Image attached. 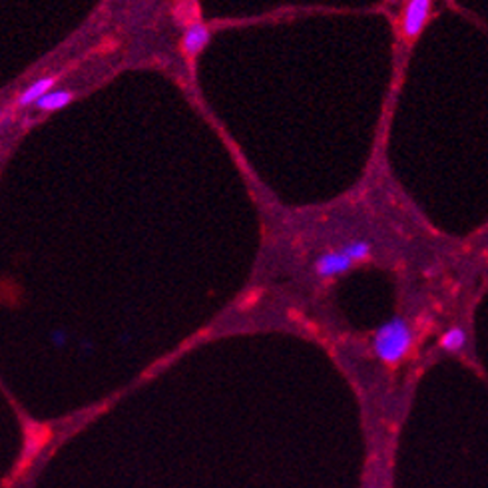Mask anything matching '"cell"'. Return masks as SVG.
I'll list each match as a JSON object with an SVG mask.
<instances>
[{"label":"cell","mask_w":488,"mask_h":488,"mask_svg":"<svg viewBox=\"0 0 488 488\" xmlns=\"http://www.w3.org/2000/svg\"><path fill=\"white\" fill-rule=\"evenodd\" d=\"M464 345H466V333H464V329H461V327L448 329L447 333L443 335V339H441V347L448 353L462 351Z\"/></svg>","instance_id":"cell-7"},{"label":"cell","mask_w":488,"mask_h":488,"mask_svg":"<svg viewBox=\"0 0 488 488\" xmlns=\"http://www.w3.org/2000/svg\"><path fill=\"white\" fill-rule=\"evenodd\" d=\"M431 4L433 0H407V6H405V13H403V34L407 38H417L422 28L429 20V14H431Z\"/></svg>","instance_id":"cell-2"},{"label":"cell","mask_w":488,"mask_h":488,"mask_svg":"<svg viewBox=\"0 0 488 488\" xmlns=\"http://www.w3.org/2000/svg\"><path fill=\"white\" fill-rule=\"evenodd\" d=\"M207 42H209V28L202 24V22H195L186 30L184 40H182V48L190 58H193V56H198L204 50Z\"/></svg>","instance_id":"cell-4"},{"label":"cell","mask_w":488,"mask_h":488,"mask_svg":"<svg viewBox=\"0 0 488 488\" xmlns=\"http://www.w3.org/2000/svg\"><path fill=\"white\" fill-rule=\"evenodd\" d=\"M353 267V261L343 251H327L321 258L315 261V272L319 277H335L341 273L349 272Z\"/></svg>","instance_id":"cell-3"},{"label":"cell","mask_w":488,"mask_h":488,"mask_svg":"<svg viewBox=\"0 0 488 488\" xmlns=\"http://www.w3.org/2000/svg\"><path fill=\"white\" fill-rule=\"evenodd\" d=\"M413 345V331L405 319L393 317L385 325H380L373 337V349L383 363L397 365Z\"/></svg>","instance_id":"cell-1"},{"label":"cell","mask_w":488,"mask_h":488,"mask_svg":"<svg viewBox=\"0 0 488 488\" xmlns=\"http://www.w3.org/2000/svg\"><path fill=\"white\" fill-rule=\"evenodd\" d=\"M52 84H54V78H40L38 82L30 84L27 90L20 94V98H18V104H20V106L34 104V102H36V100H40L42 96L46 94V92H50Z\"/></svg>","instance_id":"cell-6"},{"label":"cell","mask_w":488,"mask_h":488,"mask_svg":"<svg viewBox=\"0 0 488 488\" xmlns=\"http://www.w3.org/2000/svg\"><path fill=\"white\" fill-rule=\"evenodd\" d=\"M72 100V92H66V90H50L46 94L42 96L40 100H36V108L46 110V112H52V110L64 108L66 104H70Z\"/></svg>","instance_id":"cell-5"},{"label":"cell","mask_w":488,"mask_h":488,"mask_svg":"<svg viewBox=\"0 0 488 488\" xmlns=\"http://www.w3.org/2000/svg\"><path fill=\"white\" fill-rule=\"evenodd\" d=\"M341 251H343V253H345V256L355 263V261H363V259L369 258V253H371V245L367 244L365 239H357V242H351V244L345 245Z\"/></svg>","instance_id":"cell-8"}]
</instances>
